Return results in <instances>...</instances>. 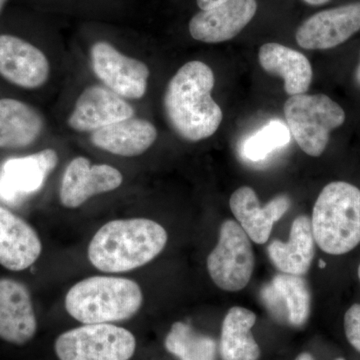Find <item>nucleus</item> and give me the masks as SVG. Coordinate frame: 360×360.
I'll use <instances>...</instances> for the list:
<instances>
[{"label":"nucleus","mask_w":360,"mask_h":360,"mask_svg":"<svg viewBox=\"0 0 360 360\" xmlns=\"http://www.w3.org/2000/svg\"><path fill=\"white\" fill-rule=\"evenodd\" d=\"M167 239L165 227L153 220H112L94 234L89 246V259L101 271H130L160 255Z\"/></svg>","instance_id":"2"},{"label":"nucleus","mask_w":360,"mask_h":360,"mask_svg":"<svg viewBox=\"0 0 360 360\" xmlns=\"http://www.w3.org/2000/svg\"><path fill=\"white\" fill-rule=\"evenodd\" d=\"M196 1H198V6L201 11H208V9L221 6L227 0H196Z\"/></svg>","instance_id":"27"},{"label":"nucleus","mask_w":360,"mask_h":360,"mask_svg":"<svg viewBox=\"0 0 360 360\" xmlns=\"http://www.w3.org/2000/svg\"><path fill=\"white\" fill-rule=\"evenodd\" d=\"M51 75V61L37 45L13 33H0V79L34 91L47 84Z\"/></svg>","instance_id":"9"},{"label":"nucleus","mask_w":360,"mask_h":360,"mask_svg":"<svg viewBox=\"0 0 360 360\" xmlns=\"http://www.w3.org/2000/svg\"><path fill=\"white\" fill-rule=\"evenodd\" d=\"M89 61L97 79L117 96L127 101L146 96L150 70L144 61L127 56L104 40L91 45Z\"/></svg>","instance_id":"8"},{"label":"nucleus","mask_w":360,"mask_h":360,"mask_svg":"<svg viewBox=\"0 0 360 360\" xmlns=\"http://www.w3.org/2000/svg\"><path fill=\"white\" fill-rule=\"evenodd\" d=\"M262 297L274 319L300 328L311 310L309 284L302 276L281 274L262 288Z\"/></svg>","instance_id":"19"},{"label":"nucleus","mask_w":360,"mask_h":360,"mask_svg":"<svg viewBox=\"0 0 360 360\" xmlns=\"http://www.w3.org/2000/svg\"><path fill=\"white\" fill-rule=\"evenodd\" d=\"M165 348L180 360H217L215 341L195 333L184 322L172 324L165 338Z\"/></svg>","instance_id":"24"},{"label":"nucleus","mask_w":360,"mask_h":360,"mask_svg":"<svg viewBox=\"0 0 360 360\" xmlns=\"http://www.w3.org/2000/svg\"><path fill=\"white\" fill-rule=\"evenodd\" d=\"M143 295L131 279L92 276L79 281L65 296V309L82 324L111 323L131 319L141 309Z\"/></svg>","instance_id":"3"},{"label":"nucleus","mask_w":360,"mask_h":360,"mask_svg":"<svg viewBox=\"0 0 360 360\" xmlns=\"http://www.w3.org/2000/svg\"><path fill=\"white\" fill-rule=\"evenodd\" d=\"M37 319L27 286L13 278H0V340L23 345L34 338Z\"/></svg>","instance_id":"13"},{"label":"nucleus","mask_w":360,"mask_h":360,"mask_svg":"<svg viewBox=\"0 0 360 360\" xmlns=\"http://www.w3.org/2000/svg\"><path fill=\"white\" fill-rule=\"evenodd\" d=\"M345 333L348 342L360 352V304L352 305L345 314Z\"/></svg>","instance_id":"26"},{"label":"nucleus","mask_w":360,"mask_h":360,"mask_svg":"<svg viewBox=\"0 0 360 360\" xmlns=\"http://www.w3.org/2000/svg\"><path fill=\"white\" fill-rule=\"evenodd\" d=\"M214 75L200 60L188 61L170 78L163 110L172 130L187 141L210 139L221 124L224 113L213 101Z\"/></svg>","instance_id":"1"},{"label":"nucleus","mask_w":360,"mask_h":360,"mask_svg":"<svg viewBox=\"0 0 360 360\" xmlns=\"http://www.w3.org/2000/svg\"><path fill=\"white\" fill-rule=\"evenodd\" d=\"M314 243L311 219L307 215H300L293 220L288 243L274 240L270 243L267 252L279 271L302 276L311 266L315 253Z\"/></svg>","instance_id":"21"},{"label":"nucleus","mask_w":360,"mask_h":360,"mask_svg":"<svg viewBox=\"0 0 360 360\" xmlns=\"http://www.w3.org/2000/svg\"><path fill=\"white\" fill-rule=\"evenodd\" d=\"M229 205L250 240L264 245L269 240L274 224L290 210V198L281 194L262 206L255 191L250 186H243L232 193Z\"/></svg>","instance_id":"15"},{"label":"nucleus","mask_w":360,"mask_h":360,"mask_svg":"<svg viewBox=\"0 0 360 360\" xmlns=\"http://www.w3.org/2000/svg\"><path fill=\"white\" fill-rule=\"evenodd\" d=\"M288 129L307 155L319 158L328 146L330 134L345 122V111L326 94L290 96L283 108Z\"/></svg>","instance_id":"5"},{"label":"nucleus","mask_w":360,"mask_h":360,"mask_svg":"<svg viewBox=\"0 0 360 360\" xmlns=\"http://www.w3.org/2000/svg\"><path fill=\"white\" fill-rule=\"evenodd\" d=\"M54 350L59 360H130L136 340L115 324H84L59 335Z\"/></svg>","instance_id":"6"},{"label":"nucleus","mask_w":360,"mask_h":360,"mask_svg":"<svg viewBox=\"0 0 360 360\" xmlns=\"http://www.w3.org/2000/svg\"><path fill=\"white\" fill-rule=\"evenodd\" d=\"M335 360H345V359H336Z\"/></svg>","instance_id":"34"},{"label":"nucleus","mask_w":360,"mask_h":360,"mask_svg":"<svg viewBox=\"0 0 360 360\" xmlns=\"http://www.w3.org/2000/svg\"><path fill=\"white\" fill-rule=\"evenodd\" d=\"M155 125L144 118H127L90 134L92 146L122 158L143 155L158 139Z\"/></svg>","instance_id":"20"},{"label":"nucleus","mask_w":360,"mask_h":360,"mask_svg":"<svg viewBox=\"0 0 360 360\" xmlns=\"http://www.w3.org/2000/svg\"><path fill=\"white\" fill-rule=\"evenodd\" d=\"M355 82H356V84L360 86V58L359 65H357L356 70H355Z\"/></svg>","instance_id":"30"},{"label":"nucleus","mask_w":360,"mask_h":360,"mask_svg":"<svg viewBox=\"0 0 360 360\" xmlns=\"http://www.w3.org/2000/svg\"><path fill=\"white\" fill-rule=\"evenodd\" d=\"M303 1L307 2L310 6H322V4H328L330 0H303Z\"/></svg>","instance_id":"28"},{"label":"nucleus","mask_w":360,"mask_h":360,"mask_svg":"<svg viewBox=\"0 0 360 360\" xmlns=\"http://www.w3.org/2000/svg\"><path fill=\"white\" fill-rule=\"evenodd\" d=\"M135 116L134 106L108 87L90 85L78 96L68 118L71 130L92 134L113 123Z\"/></svg>","instance_id":"12"},{"label":"nucleus","mask_w":360,"mask_h":360,"mask_svg":"<svg viewBox=\"0 0 360 360\" xmlns=\"http://www.w3.org/2000/svg\"><path fill=\"white\" fill-rule=\"evenodd\" d=\"M324 266H326V262H322V260H321V262H319V267L323 269Z\"/></svg>","instance_id":"32"},{"label":"nucleus","mask_w":360,"mask_h":360,"mask_svg":"<svg viewBox=\"0 0 360 360\" xmlns=\"http://www.w3.org/2000/svg\"><path fill=\"white\" fill-rule=\"evenodd\" d=\"M45 129L44 115L32 104L14 96H0V150L32 148Z\"/></svg>","instance_id":"16"},{"label":"nucleus","mask_w":360,"mask_h":360,"mask_svg":"<svg viewBox=\"0 0 360 360\" xmlns=\"http://www.w3.org/2000/svg\"><path fill=\"white\" fill-rule=\"evenodd\" d=\"M123 175L110 165H92L89 158L77 156L70 161L59 187V200L66 208L79 207L94 196L122 186Z\"/></svg>","instance_id":"10"},{"label":"nucleus","mask_w":360,"mask_h":360,"mask_svg":"<svg viewBox=\"0 0 360 360\" xmlns=\"http://www.w3.org/2000/svg\"><path fill=\"white\" fill-rule=\"evenodd\" d=\"M295 360H314V359L309 352H302V354H300L296 357Z\"/></svg>","instance_id":"29"},{"label":"nucleus","mask_w":360,"mask_h":360,"mask_svg":"<svg viewBox=\"0 0 360 360\" xmlns=\"http://www.w3.org/2000/svg\"><path fill=\"white\" fill-rule=\"evenodd\" d=\"M250 238L238 222L226 220L220 227L219 243L207 257L213 283L222 290L236 292L250 283L255 269Z\"/></svg>","instance_id":"7"},{"label":"nucleus","mask_w":360,"mask_h":360,"mask_svg":"<svg viewBox=\"0 0 360 360\" xmlns=\"http://www.w3.org/2000/svg\"><path fill=\"white\" fill-rule=\"evenodd\" d=\"M360 30V1L326 9L307 18L296 32L298 45L326 51L345 44Z\"/></svg>","instance_id":"11"},{"label":"nucleus","mask_w":360,"mask_h":360,"mask_svg":"<svg viewBox=\"0 0 360 360\" xmlns=\"http://www.w3.org/2000/svg\"><path fill=\"white\" fill-rule=\"evenodd\" d=\"M260 65L267 73L281 77L288 96L305 94L314 72L309 59L302 52L279 44H266L258 52Z\"/></svg>","instance_id":"22"},{"label":"nucleus","mask_w":360,"mask_h":360,"mask_svg":"<svg viewBox=\"0 0 360 360\" xmlns=\"http://www.w3.org/2000/svg\"><path fill=\"white\" fill-rule=\"evenodd\" d=\"M257 11L255 0H227L221 6L201 11L189 21L193 39L205 44H219L236 37Z\"/></svg>","instance_id":"14"},{"label":"nucleus","mask_w":360,"mask_h":360,"mask_svg":"<svg viewBox=\"0 0 360 360\" xmlns=\"http://www.w3.org/2000/svg\"><path fill=\"white\" fill-rule=\"evenodd\" d=\"M41 252V240L32 225L0 205V265L23 271L37 262Z\"/></svg>","instance_id":"17"},{"label":"nucleus","mask_w":360,"mask_h":360,"mask_svg":"<svg viewBox=\"0 0 360 360\" xmlns=\"http://www.w3.org/2000/svg\"><path fill=\"white\" fill-rule=\"evenodd\" d=\"M290 141V129L281 122H271L269 125L246 139L243 153L248 160H264L272 151L288 144Z\"/></svg>","instance_id":"25"},{"label":"nucleus","mask_w":360,"mask_h":360,"mask_svg":"<svg viewBox=\"0 0 360 360\" xmlns=\"http://www.w3.org/2000/svg\"><path fill=\"white\" fill-rule=\"evenodd\" d=\"M7 0H0V14H1L2 11H4V6H6Z\"/></svg>","instance_id":"31"},{"label":"nucleus","mask_w":360,"mask_h":360,"mask_svg":"<svg viewBox=\"0 0 360 360\" xmlns=\"http://www.w3.org/2000/svg\"><path fill=\"white\" fill-rule=\"evenodd\" d=\"M58 161V151L53 148L7 160L0 174V194L6 200H15L37 193Z\"/></svg>","instance_id":"18"},{"label":"nucleus","mask_w":360,"mask_h":360,"mask_svg":"<svg viewBox=\"0 0 360 360\" xmlns=\"http://www.w3.org/2000/svg\"><path fill=\"white\" fill-rule=\"evenodd\" d=\"M255 322L257 315L250 309L234 307L229 310L222 323L220 338L222 359H259L262 352L251 333Z\"/></svg>","instance_id":"23"},{"label":"nucleus","mask_w":360,"mask_h":360,"mask_svg":"<svg viewBox=\"0 0 360 360\" xmlns=\"http://www.w3.org/2000/svg\"><path fill=\"white\" fill-rule=\"evenodd\" d=\"M357 274H359V278L360 281V264L359 265V269H357Z\"/></svg>","instance_id":"33"},{"label":"nucleus","mask_w":360,"mask_h":360,"mask_svg":"<svg viewBox=\"0 0 360 360\" xmlns=\"http://www.w3.org/2000/svg\"><path fill=\"white\" fill-rule=\"evenodd\" d=\"M315 243L330 255H343L360 245V189L347 181L323 187L311 217Z\"/></svg>","instance_id":"4"}]
</instances>
